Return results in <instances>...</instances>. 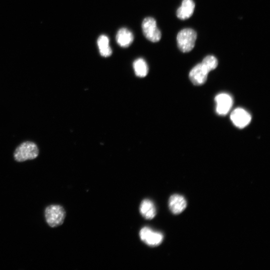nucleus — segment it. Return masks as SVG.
Wrapping results in <instances>:
<instances>
[{"label":"nucleus","instance_id":"obj_14","mask_svg":"<svg viewBox=\"0 0 270 270\" xmlns=\"http://www.w3.org/2000/svg\"><path fill=\"white\" fill-rule=\"evenodd\" d=\"M133 68L136 75L140 78L146 77L149 72L147 63L143 58L136 59L133 63Z\"/></svg>","mask_w":270,"mask_h":270},{"label":"nucleus","instance_id":"obj_15","mask_svg":"<svg viewBox=\"0 0 270 270\" xmlns=\"http://www.w3.org/2000/svg\"><path fill=\"white\" fill-rule=\"evenodd\" d=\"M209 71L215 70L217 67L218 61L217 58L212 55L206 57L201 63Z\"/></svg>","mask_w":270,"mask_h":270},{"label":"nucleus","instance_id":"obj_4","mask_svg":"<svg viewBox=\"0 0 270 270\" xmlns=\"http://www.w3.org/2000/svg\"><path fill=\"white\" fill-rule=\"evenodd\" d=\"M142 28L144 36L149 41L157 43L160 41L162 33L154 18L150 17L145 18L142 24Z\"/></svg>","mask_w":270,"mask_h":270},{"label":"nucleus","instance_id":"obj_8","mask_svg":"<svg viewBox=\"0 0 270 270\" xmlns=\"http://www.w3.org/2000/svg\"><path fill=\"white\" fill-rule=\"evenodd\" d=\"M251 119L250 114L242 108H237L231 114V120L233 123L240 129L247 126Z\"/></svg>","mask_w":270,"mask_h":270},{"label":"nucleus","instance_id":"obj_6","mask_svg":"<svg viewBox=\"0 0 270 270\" xmlns=\"http://www.w3.org/2000/svg\"><path fill=\"white\" fill-rule=\"evenodd\" d=\"M216 112L220 115L227 114L233 106V101L231 96L226 93H222L215 97Z\"/></svg>","mask_w":270,"mask_h":270},{"label":"nucleus","instance_id":"obj_7","mask_svg":"<svg viewBox=\"0 0 270 270\" xmlns=\"http://www.w3.org/2000/svg\"><path fill=\"white\" fill-rule=\"evenodd\" d=\"M209 72L202 63H200L191 70L189 78L194 85L201 86L206 82Z\"/></svg>","mask_w":270,"mask_h":270},{"label":"nucleus","instance_id":"obj_12","mask_svg":"<svg viewBox=\"0 0 270 270\" xmlns=\"http://www.w3.org/2000/svg\"><path fill=\"white\" fill-rule=\"evenodd\" d=\"M140 212L143 217L147 220L153 219L157 214L154 203L149 199H145L142 202Z\"/></svg>","mask_w":270,"mask_h":270},{"label":"nucleus","instance_id":"obj_2","mask_svg":"<svg viewBox=\"0 0 270 270\" xmlns=\"http://www.w3.org/2000/svg\"><path fill=\"white\" fill-rule=\"evenodd\" d=\"M39 154L37 145L33 142H24L19 145L14 153V158L18 162H23L37 158Z\"/></svg>","mask_w":270,"mask_h":270},{"label":"nucleus","instance_id":"obj_13","mask_svg":"<svg viewBox=\"0 0 270 270\" xmlns=\"http://www.w3.org/2000/svg\"><path fill=\"white\" fill-rule=\"evenodd\" d=\"M109 43V39L106 35H102L98 39L97 44L99 52L103 57H109L112 55V50Z\"/></svg>","mask_w":270,"mask_h":270},{"label":"nucleus","instance_id":"obj_1","mask_svg":"<svg viewBox=\"0 0 270 270\" xmlns=\"http://www.w3.org/2000/svg\"><path fill=\"white\" fill-rule=\"evenodd\" d=\"M45 218L47 224L51 228H56L62 225L66 217L64 208L59 205H51L45 210Z\"/></svg>","mask_w":270,"mask_h":270},{"label":"nucleus","instance_id":"obj_5","mask_svg":"<svg viewBox=\"0 0 270 270\" xmlns=\"http://www.w3.org/2000/svg\"><path fill=\"white\" fill-rule=\"evenodd\" d=\"M141 240L146 245L155 247L160 245L163 242V234L158 232L154 231L149 227L143 228L139 233Z\"/></svg>","mask_w":270,"mask_h":270},{"label":"nucleus","instance_id":"obj_11","mask_svg":"<svg viewBox=\"0 0 270 270\" xmlns=\"http://www.w3.org/2000/svg\"><path fill=\"white\" fill-rule=\"evenodd\" d=\"M116 40L117 44L122 48L129 47L133 42L134 37L132 32L126 28H122L118 31Z\"/></svg>","mask_w":270,"mask_h":270},{"label":"nucleus","instance_id":"obj_3","mask_svg":"<svg viewBox=\"0 0 270 270\" xmlns=\"http://www.w3.org/2000/svg\"><path fill=\"white\" fill-rule=\"evenodd\" d=\"M197 38L196 32L191 28L180 31L177 35V41L179 49L183 53L191 51L195 47Z\"/></svg>","mask_w":270,"mask_h":270},{"label":"nucleus","instance_id":"obj_10","mask_svg":"<svg viewBox=\"0 0 270 270\" xmlns=\"http://www.w3.org/2000/svg\"><path fill=\"white\" fill-rule=\"evenodd\" d=\"M195 8L193 0H183L181 6L177 11V17L182 20L190 18L194 13Z\"/></svg>","mask_w":270,"mask_h":270},{"label":"nucleus","instance_id":"obj_9","mask_svg":"<svg viewBox=\"0 0 270 270\" xmlns=\"http://www.w3.org/2000/svg\"><path fill=\"white\" fill-rule=\"evenodd\" d=\"M169 207L174 214L181 213L187 207V201L181 195H173L169 199Z\"/></svg>","mask_w":270,"mask_h":270}]
</instances>
